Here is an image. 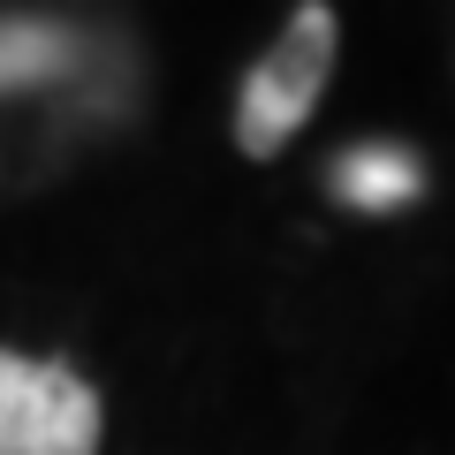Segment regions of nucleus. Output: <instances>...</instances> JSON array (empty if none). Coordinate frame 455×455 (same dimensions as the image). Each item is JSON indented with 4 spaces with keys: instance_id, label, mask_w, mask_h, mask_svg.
<instances>
[{
    "instance_id": "1",
    "label": "nucleus",
    "mask_w": 455,
    "mask_h": 455,
    "mask_svg": "<svg viewBox=\"0 0 455 455\" xmlns=\"http://www.w3.org/2000/svg\"><path fill=\"white\" fill-rule=\"evenodd\" d=\"M341 53V31H334V8H296L289 31L274 38L259 68L243 76V107H235V145L251 160H274L296 130H304V114L319 107V84Z\"/></svg>"
},
{
    "instance_id": "2",
    "label": "nucleus",
    "mask_w": 455,
    "mask_h": 455,
    "mask_svg": "<svg viewBox=\"0 0 455 455\" xmlns=\"http://www.w3.org/2000/svg\"><path fill=\"white\" fill-rule=\"evenodd\" d=\"M0 455H99V395L53 357L0 349Z\"/></svg>"
},
{
    "instance_id": "3",
    "label": "nucleus",
    "mask_w": 455,
    "mask_h": 455,
    "mask_svg": "<svg viewBox=\"0 0 455 455\" xmlns=\"http://www.w3.org/2000/svg\"><path fill=\"white\" fill-rule=\"evenodd\" d=\"M334 190L349 197L357 212H395V205H410V197H418V160H410V152H395V145H364V152H349V160H341Z\"/></svg>"
},
{
    "instance_id": "4",
    "label": "nucleus",
    "mask_w": 455,
    "mask_h": 455,
    "mask_svg": "<svg viewBox=\"0 0 455 455\" xmlns=\"http://www.w3.org/2000/svg\"><path fill=\"white\" fill-rule=\"evenodd\" d=\"M46 61H53V38L46 31H8V38H0V84L31 76V68H46Z\"/></svg>"
}]
</instances>
